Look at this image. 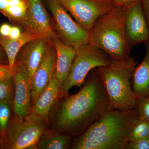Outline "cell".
Masks as SVG:
<instances>
[{
    "label": "cell",
    "instance_id": "obj_28",
    "mask_svg": "<svg viewBox=\"0 0 149 149\" xmlns=\"http://www.w3.org/2000/svg\"><path fill=\"white\" fill-rule=\"evenodd\" d=\"M21 32L20 29L17 27H12L10 34L9 37L13 39H16L18 38L21 35Z\"/></svg>",
    "mask_w": 149,
    "mask_h": 149
},
{
    "label": "cell",
    "instance_id": "obj_7",
    "mask_svg": "<svg viewBox=\"0 0 149 149\" xmlns=\"http://www.w3.org/2000/svg\"><path fill=\"white\" fill-rule=\"evenodd\" d=\"M45 1L53 16L54 32L62 42L75 50L83 45L90 43L89 31L74 21L58 0Z\"/></svg>",
    "mask_w": 149,
    "mask_h": 149
},
{
    "label": "cell",
    "instance_id": "obj_21",
    "mask_svg": "<svg viewBox=\"0 0 149 149\" xmlns=\"http://www.w3.org/2000/svg\"><path fill=\"white\" fill-rule=\"evenodd\" d=\"M149 136V123L138 118L134 124L129 137L128 142H133Z\"/></svg>",
    "mask_w": 149,
    "mask_h": 149
},
{
    "label": "cell",
    "instance_id": "obj_6",
    "mask_svg": "<svg viewBox=\"0 0 149 149\" xmlns=\"http://www.w3.org/2000/svg\"><path fill=\"white\" fill-rule=\"evenodd\" d=\"M111 60L105 52L90 43L81 46L76 50L69 74L60 90L57 99L68 94L72 87H81L91 70L99 67L107 65Z\"/></svg>",
    "mask_w": 149,
    "mask_h": 149
},
{
    "label": "cell",
    "instance_id": "obj_13",
    "mask_svg": "<svg viewBox=\"0 0 149 149\" xmlns=\"http://www.w3.org/2000/svg\"><path fill=\"white\" fill-rule=\"evenodd\" d=\"M47 40L39 38L28 42L19 52L15 62L22 65L26 70L30 83L36 70L45 52Z\"/></svg>",
    "mask_w": 149,
    "mask_h": 149
},
{
    "label": "cell",
    "instance_id": "obj_5",
    "mask_svg": "<svg viewBox=\"0 0 149 149\" xmlns=\"http://www.w3.org/2000/svg\"><path fill=\"white\" fill-rule=\"evenodd\" d=\"M49 121L30 113L20 118L11 116L3 136L0 148L8 149H35L48 130Z\"/></svg>",
    "mask_w": 149,
    "mask_h": 149
},
{
    "label": "cell",
    "instance_id": "obj_35",
    "mask_svg": "<svg viewBox=\"0 0 149 149\" xmlns=\"http://www.w3.org/2000/svg\"><path fill=\"white\" fill-rule=\"evenodd\" d=\"M7 1H9V0H7Z\"/></svg>",
    "mask_w": 149,
    "mask_h": 149
},
{
    "label": "cell",
    "instance_id": "obj_30",
    "mask_svg": "<svg viewBox=\"0 0 149 149\" xmlns=\"http://www.w3.org/2000/svg\"><path fill=\"white\" fill-rule=\"evenodd\" d=\"M24 3V0H9L8 6H17Z\"/></svg>",
    "mask_w": 149,
    "mask_h": 149
},
{
    "label": "cell",
    "instance_id": "obj_16",
    "mask_svg": "<svg viewBox=\"0 0 149 149\" xmlns=\"http://www.w3.org/2000/svg\"><path fill=\"white\" fill-rule=\"evenodd\" d=\"M42 37L26 29H24L20 36L16 39L0 35V46L3 48L6 55L8 65L11 69L13 68L17 56L21 48L32 40Z\"/></svg>",
    "mask_w": 149,
    "mask_h": 149
},
{
    "label": "cell",
    "instance_id": "obj_12",
    "mask_svg": "<svg viewBox=\"0 0 149 149\" xmlns=\"http://www.w3.org/2000/svg\"><path fill=\"white\" fill-rule=\"evenodd\" d=\"M27 6L24 29L40 35L47 40L57 37L42 0H24Z\"/></svg>",
    "mask_w": 149,
    "mask_h": 149
},
{
    "label": "cell",
    "instance_id": "obj_23",
    "mask_svg": "<svg viewBox=\"0 0 149 149\" xmlns=\"http://www.w3.org/2000/svg\"><path fill=\"white\" fill-rule=\"evenodd\" d=\"M137 114L139 120L149 123V98L141 97L138 98Z\"/></svg>",
    "mask_w": 149,
    "mask_h": 149
},
{
    "label": "cell",
    "instance_id": "obj_27",
    "mask_svg": "<svg viewBox=\"0 0 149 149\" xmlns=\"http://www.w3.org/2000/svg\"><path fill=\"white\" fill-rule=\"evenodd\" d=\"M11 28V26L9 24H2L0 27V35L3 37H9Z\"/></svg>",
    "mask_w": 149,
    "mask_h": 149
},
{
    "label": "cell",
    "instance_id": "obj_26",
    "mask_svg": "<svg viewBox=\"0 0 149 149\" xmlns=\"http://www.w3.org/2000/svg\"><path fill=\"white\" fill-rule=\"evenodd\" d=\"M149 29V0H140Z\"/></svg>",
    "mask_w": 149,
    "mask_h": 149
},
{
    "label": "cell",
    "instance_id": "obj_11",
    "mask_svg": "<svg viewBox=\"0 0 149 149\" xmlns=\"http://www.w3.org/2000/svg\"><path fill=\"white\" fill-rule=\"evenodd\" d=\"M56 52L52 40H47L45 52L31 82L32 106L53 77L56 71Z\"/></svg>",
    "mask_w": 149,
    "mask_h": 149
},
{
    "label": "cell",
    "instance_id": "obj_19",
    "mask_svg": "<svg viewBox=\"0 0 149 149\" xmlns=\"http://www.w3.org/2000/svg\"><path fill=\"white\" fill-rule=\"evenodd\" d=\"M0 12L12 23L23 26L24 28L27 14V6L25 2L17 6H8Z\"/></svg>",
    "mask_w": 149,
    "mask_h": 149
},
{
    "label": "cell",
    "instance_id": "obj_20",
    "mask_svg": "<svg viewBox=\"0 0 149 149\" xmlns=\"http://www.w3.org/2000/svg\"><path fill=\"white\" fill-rule=\"evenodd\" d=\"M13 110V103L6 100L0 101V132L3 136Z\"/></svg>",
    "mask_w": 149,
    "mask_h": 149
},
{
    "label": "cell",
    "instance_id": "obj_2",
    "mask_svg": "<svg viewBox=\"0 0 149 149\" xmlns=\"http://www.w3.org/2000/svg\"><path fill=\"white\" fill-rule=\"evenodd\" d=\"M138 119L136 108L106 112L71 144L72 149H125Z\"/></svg>",
    "mask_w": 149,
    "mask_h": 149
},
{
    "label": "cell",
    "instance_id": "obj_9",
    "mask_svg": "<svg viewBox=\"0 0 149 149\" xmlns=\"http://www.w3.org/2000/svg\"><path fill=\"white\" fill-rule=\"evenodd\" d=\"M125 9L124 32L129 47L149 40V29L140 0H132Z\"/></svg>",
    "mask_w": 149,
    "mask_h": 149
},
{
    "label": "cell",
    "instance_id": "obj_33",
    "mask_svg": "<svg viewBox=\"0 0 149 149\" xmlns=\"http://www.w3.org/2000/svg\"><path fill=\"white\" fill-rule=\"evenodd\" d=\"M2 135L1 133L0 132V144H1V143L2 140Z\"/></svg>",
    "mask_w": 149,
    "mask_h": 149
},
{
    "label": "cell",
    "instance_id": "obj_14",
    "mask_svg": "<svg viewBox=\"0 0 149 149\" xmlns=\"http://www.w3.org/2000/svg\"><path fill=\"white\" fill-rule=\"evenodd\" d=\"M52 40L56 52L55 77L60 90L69 74L76 50L73 48L64 45L58 37Z\"/></svg>",
    "mask_w": 149,
    "mask_h": 149
},
{
    "label": "cell",
    "instance_id": "obj_1",
    "mask_svg": "<svg viewBox=\"0 0 149 149\" xmlns=\"http://www.w3.org/2000/svg\"><path fill=\"white\" fill-rule=\"evenodd\" d=\"M83 85L76 94L57 99L51 118L52 130L69 136L81 134L113 108L97 68L91 70Z\"/></svg>",
    "mask_w": 149,
    "mask_h": 149
},
{
    "label": "cell",
    "instance_id": "obj_24",
    "mask_svg": "<svg viewBox=\"0 0 149 149\" xmlns=\"http://www.w3.org/2000/svg\"><path fill=\"white\" fill-rule=\"evenodd\" d=\"M125 149H149V136L133 142H128Z\"/></svg>",
    "mask_w": 149,
    "mask_h": 149
},
{
    "label": "cell",
    "instance_id": "obj_3",
    "mask_svg": "<svg viewBox=\"0 0 149 149\" xmlns=\"http://www.w3.org/2000/svg\"><path fill=\"white\" fill-rule=\"evenodd\" d=\"M137 64L135 59L129 56L124 59L111 58L107 65L97 68L107 97L113 108L128 110L137 107L138 99L130 83Z\"/></svg>",
    "mask_w": 149,
    "mask_h": 149
},
{
    "label": "cell",
    "instance_id": "obj_22",
    "mask_svg": "<svg viewBox=\"0 0 149 149\" xmlns=\"http://www.w3.org/2000/svg\"><path fill=\"white\" fill-rule=\"evenodd\" d=\"M14 85L12 77L0 81V101L6 100L13 103Z\"/></svg>",
    "mask_w": 149,
    "mask_h": 149
},
{
    "label": "cell",
    "instance_id": "obj_15",
    "mask_svg": "<svg viewBox=\"0 0 149 149\" xmlns=\"http://www.w3.org/2000/svg\"><path fill=\"white\" fill-rule=\"evenodd\" d=\"M60 89L55 77V72L42 93L32 105L31 112L49 121L50 112L58 97Z\"/></svg>",
    "mask_w": 149,
    "mask_h": 149
},
{
    "label": "cell",
    "instance_id": "obj_34",
    "mask_svg": "<svg viewBox=\"0 0 149 149\" xmlns=\"http://www.w3.org/2000/svg\"><path fill=\"white\" fill-rule=\"evenodd\" d=\"M148 97L149 98V94L148 95Z\"/></svg>",
    "mask_w": 149,
    "mask_h": 149
},
{
    "label": "cell",
    "instance_id": "obj_32",
    "mask_svg": "<svg viewBox=\"0 0 149 149\" xmlns=\"http://www.w3.org/2000/svg\"><path fill=\"white\" fill-rule=\"evenodd\" d=\"M8 6V1L0 0V11L3 10Z\"/></svg>",
    "mask_w": 149,
    "mask_h": 149
},
{
    "label": "cell",
    "instance_id": "obj_25",
    "mask_svg": "<svg viewBox=\"0 0 149 149\" xmlns=\"http://www.w3.org/2000/svg\"><path fill=\"white\" fill-rule=\"evenodd\" d=\"M13 72L8 64H0V81L12 77Z\"/></svg>",
    "mask_w": 149,
    "mask_h": 149
},
{
    "label": "cell",
    "instance_id": "obj_17",
    "mask_svg": "<svg viewBox=\"0 0 149 149\" xmlns=\"http://www.w3.org/2000/svg\"><path fill=\"white\" fill-rule=\"evenodd\" d=\"M146 54L141 64L136 66L132 79V89L137 99L149 94V40L146 42Z\"/></svg>",
    "mask_w": 149,
    "mask_h": 149
},
{
    "label": "cell",
    "instance_id": "obj_29",
    "mask_svg": "<svg viewBox=\"0 0 149 149\" xmlns=\"http://www.w3.org/2000/svg\"><path fill=\"white\" fill-rule=\"evenodd\" d=\"M0 64H8V60L6 55L3 48L1 46H0Z\"/></svg>",
    "mask_w": 149,
    "mask_h": 149
},
{
    "label": "cell",
    "instance_id": "obj_4",
    "mask_svg": "<svg viewBox=\"0 0 149 149\" xmlns=\"http://www.w3.org/2000/svg\"><path fill=\"white\" fill-rule=\"evenodd\" d=\"M124 6H115L99 17L89 32L90 43L105 52L111 58L124 59L131 49L125 40Z\"/></svg>",
    "mask_w": 149,
    "mask_h": 149
},
{
    "label": "cell",
    "instance_id": "obj_18",
    "mask_svg": "<svg viewBox=\"0 0 149 149\" xmlns=\"http://www.w3.org/2000/svg\"><path fill=\"white\" fill-rule=\"evenodd\" d=\"M71 146L70 136L48 130L40 139L37 149H67L70 148Z\"/></svg>",
    "mask_w": 149,
    "mask_h": 149
},
{
    "label": "cell",
    "instance_id": "obj_31",
    "mask_svg": "<svg viewBox=\"0 0 149 149\" xmlns=\"http://www.w3.org/2000/svg\"><path fill=\"white\" fill-rule=\"evenodd\" d=\"M115 6H123L132 0H111Z\"/></svg>",
    "mask_w": 149,
    "mask_h": 149
},
{
    "label": "cell",
    "instance_id": "obj_8",
    "mask_svg": "<svg viewBox=\"0 0 149 149\" xmlns=\"http://www.w3.org/2000/svg\"><path fill=\"white\" fill-rule=\"evenodd\" d=\"M75 21L90 32L97 19L114 8L111 0H58Z\"/></svg>",
    "mask_w": 149,
    "mask_h": 149
},
{
    "label": "cell",
    "instance_id": "obj_10",
    "mask_svg": "<svg viewBox=\"0 0 149 149\" xmlns=\"http://www.w3.org/2000/svg\"><path fill=\"white\" fill-rule=\"evenodd\" d=\"M12 77L14 85L13 111L15 116L22 118L31 112V83L26 70L17 62L14 66Z\"/></svg>",
    "mask_w": 149,
    "mask_h": 149
}]
</instances>
